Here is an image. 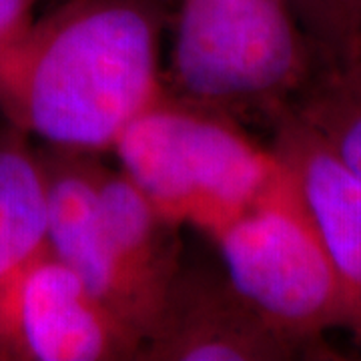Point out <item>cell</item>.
Instances as JSON below:
<instances>
[{"mask_svg": "<svg viewBox=\"0 0 361 361\" xmlns=\"http://www.w3.org/2000/svg\"><path fill=\"white\" fill-rule=\"evenodd\" d=\"M155 0H65L0 54V115L47 147L104 153L165 89Z\"/></svg>", "mask_w": 361, "mask_h": 361, "instance_id": "1", "label": "cell"}, {"mask_svg": "<svg viewBox=\"0 0 361 361\" xmlns=\"http://www.w3.org/2000/svg\"><path fill=\"white\" fill-rule=\"evenodd\" d=\"M113 153L161 215L209 239L251 207L285 171L231 113L163 92L116 139Z\"/></svg>", "mask_w": 361, "mask_h": 361, "instance_id": "2", "label": "cell"}, {"mask_svg": "<svg viewBox=\"0 0 361 361\" xmlns=\"http://www.w3.org/2000/svg\"><path fill=\"white\" fill-rule=\"evenodd\" d=\"M313 54L289 0H180L173 90L273 121L311 80Z\"/></svg>", "mask_w": 361, "mask_h": 361, "instance_id": "3", "label": "cell"}, {"mask_svg": "<svg viewBox=\"0 0 361 361\" xmlns=\"http://www.w3.org/2000/svg\"><path fill=\"white\" fill-rule=\"evenodd\" d=\"M211 241L233 287L301 353L315 351L325 334L348 329L334 261L287 163L279 179Z\"/></svg>", "mask_w": 361, "mask_h": 361, "instance_id": "4", "label": "cell"}, {"mask_svg": "<svg viewBox=\"0 0 361 361\" xmlns=\"http://www.w3.org/2000/svg\"><path fill=\"white\" fill-rule=\"evenodd\" d=\"M141 343L47 245L0 281V360H137Z\"/></svg>", "mask_w": 361, "mask_h": 361, "instance_id": "5", "label": "cell"}, {"mask_svg": "<svg viewBox=\"0 0 361 361\" xmlns=\"http://www.w3.org/2000/svg\"><path fill=\"white\" fill-rule=\"evenodd\" d=\"M301 353L271 327L227 275L180 267L137 360L283 361Z\"/></svg>", "mask_w": 361, "mask_h": 361, "instance_id": "6", "label": "cell"}, {"mask_svg": "<svg viewBox=\"0 0 361 361\" xmlns=\"http://www.w3.org/2000/svg\"><path fill=\"white\" fill-rule=\"evenodd\" d=\"M37 149L44 173L47 247L142 341L153 322L109 243L99 205V153Z\"/></svg>", "mask_w": 361, "mask_h": 361, "instance_id": "7", "label": "cell"}, {"mask_svg": "<svg viewBox=\"0 0 361 361\" xmlns=\"http://www.w3.org/2000/svg\"><path fill=\"white\" fill-rule=\"evenodd\" d=\"M271 123V145L295 175L334 261L348 307L345 331L361 343V177L289 106Z\"/></svg>", "mask_w": 361, "mask_h": 361, "instance_id": "8", "label": "cell"}, {"mask_svg": "<svg viewBox=\"0 0 361 361\" xmlns=\"http://www.w3.org/2000/svg\"><path fill=\"white\" fill-rule=\"evenodd\" d=\"M99 205L116 261L155 325L169 289L183 267L177 241L179 227L165 219L121 169L116 171L104 163L99 169Z\"/></svg>", "mask_w": 361, "mask_h": 361, "instance_id": "9", "label": "cell"}, {"mask_svg": "<svg viewBox=\"0 0 361 361\" xmlns=\"http://www.w3.org/2000/svg\"><path fill=\"white\" fill-rule=\"evenodd\" d=\"M47 245V195L39 149L23 130L0 125V281Z\"/></svg>", "mask_w": 361, "mask_h": 361, "instance_id": "10", "label": "cell"}, {"mask_svg": "<svg viewBox=\"0 0 361 361\" xmlns=\"http://www.w3.org/2000/svg\"><path fill=\"white\" fill-rule=\"evenodd\" d=\"M289 109L361 177V56L313 73Z\"/></svg>", "mask_w": 361, "mask_h": 361, "instance_id": "11", "label": "cell"}, {"mask_svg": "<svg viewBox=\"0 0 361 361\" xmlns=\"http://www.w3.org/2000/svg\"><path fill=\"white\" fill-rule=\"evenodd\" d=\"M289 4L325 65L361 56L360 0H289Z\"/></svg>", "mask_w": 361, "mask_h": 361, "instance_id": "12", "label": "cell"}, {"mask_svg": "<svg viewBox=\"0 0 361 361\" xmlns=\"http://www.w3.org/2000/svg\"><path fill=\"white\" fill-rule=\"evenodd\" d=\"M40 0H0V54L23 39L37 18Z\"/></svg>", "mask_w": 361, "mask_h": 361, "instance_id": "13", "label": "cell"}, {"mask_svg": "<svg viewBox=\"0 0 361 361\" xmlns=\"http://www.w3.org/2000/svg\"><path fill=\"white\" fill-rule=\"evenodd\" d=\"M360 2H361V0H360Z\"/></svg>", "mask_w": 361, "mask_h": 361, "instance_id": "14", "label": "cell"}]
</instances>
